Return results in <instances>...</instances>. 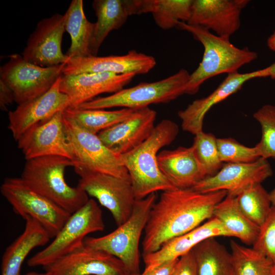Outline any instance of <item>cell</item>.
<instances>
[{
  "label": "cell",
  "mask_w": 275,
  "mask_h": 275,
  "mask_svg": "<svg viewBox=\"0 0 275 275\" xmlns=\"http://www.w3.org/2000/svg\"><path fill=\"white\" fill-rule=\"evenodd\" d=\"M248 0H193L186 23L212 30L216 35L230 38L240 26L242 10Z\"/></svg>",
  "instance_id": "e0dca14e"
},
{
  "label": "cell",
  "mask_w": 275,
  "mask_h": 275,
  "mask_svg": "<svg viewBox=\"0 0 275 275\" xmlns=\"http://www.w3.org/2000/svg\"><path fill=\"white\" fill-rule=\"evenodd\" d=\"M178 259L166 261L149 269L144 270L141 275H172Z\"/></svg>",
  "instance_id": "74e56055"
},
{
  "label": "cell",
  "mask_w": 275,
  "mask_h": 275,
  "mask_svg": "<svg viewBox=\"0 0 275 275\" xmlns=\"http://www.w3.org/2000/svg\"><path fill=\"white\" fill-rule=\"evenodd\" d=\"M152 193L136 200L129 218L112 232L98 237H86L84 244L117 257L124 264L128 274H140L139 245L150 211L156 202Z\"/></svg>",
  "instance_id": "5b68a950"
},
{
  "label": "cell",
  "mask_w": 275,
  "mask_h": 275,
  "mask_svg": "<svg viewBox=\"0 0 275 275\" xmlns=\"http://www.w3.org/2000/svg\"><path fill=\"white\" fill-rule=\"evenodd\" d=\"M71 159L60 156H46L26 160L20 178L34 190L72 214L89 200L79 186L66 182L65 172L73 167Z\"/></svg>",
  "instance_id": "277c9868"
},
{
  "label": "cell",
  "mask_w": 275,
  "mask_h": 275,
  "mask_svg": "<svg viewBox=\"0 0 275 275\" xmlns=\"http://www.w3.org/2000/svg\"><path fill=\"white\" fill-rule=\"evenodd\" d=\"M267 44L269 49L275 51V30L267 39Z\"/></svg>",
  "instance_id": "ab89813d"
},
{
  "label": "cell",
  "mask_w": 275,
  "mask_h": 275,
  "mask_svg": "<svg viewBox=\"0 0 275 275\" xmlns=\"http://www.w3.org/2000/svg\"><path fill=\"white\" fill-rule=\"evenodd\" d=\"M1 193L15 213L23 218L30 216L38 222L54 238L71 214L28 186L20 178H6Z\"/></svg>",
  "instance_id": "ba28073f"
},
{
  "label": "cell",
  "mask_w": 275,
  "mask_h": 275,
  "mask_svg": "<svg viewBox=\"0 0 275 275\" xmlns=\"http://www.w3.org/2000/svg\"><path fill=\"white\" fill-rule=\"evenodd\" d=\"M14 101V95L12 89L0 79V107L6 111L8 107Z\"/></svg>",
  "instance_id": "f35d334b"
},
{
  "label": "cell",
  "mask_w": 275,
  "mask_h": 275,
  "mask_svg": "<svg viewBox=\"0 0 275 275\" xmlns=\"http://www.w3.org/2000/svg\"><path fill=\"white\" fill-rule=\"evenodd\" d=\"M25 221L23 232L5 250L1 263V275H21L22 265L29 253L35 248L43 246L51 238L47 231L30 216Z\"/></svg>",
  "instance_id": "cb8c5ba5"
},
{
  "label": "cell",
  "mask_w": 275,
  "mask_h": 275,
  "mask_svg": "<svg viewBox=\"0 0 275 275\" xmlns=\"http://www.w3.org/2000/svg\"><path fill=\"white\" fill-rule=\"evenodd\" d=\"M157 162L161 172L176 188H191L206 177L191 146L160 151Z\"/></svg>",
  "instance_id": "603a6c76"
},
{
  "label": "cell",
  "mask_w": 275,
  "mask_h": 275,
  "mask_svg": "<svg viewBox=\"0 0 275 275\" xmlns=\"http://www.w3.org/2000/svg\"><path fill=\"white\" fill-rule=\"evenodd\" d=\"M193 147L206 177L212 176L222 168L217 146V138L211 133L203 131L195 135Z\"/></svg>",
  "instance_id": "d6a6232c"
},
{
  "label": "cell",
  "mask_w": 275,
  "mask_h": 275,
  "mask_svg": "<svg viewBox=\"0 0 275 275\" xmlns=\"http://www.w3.org/2000/svg\"><path fill=\"white\" fill-rule=\"evenodd\" d=\"M190 74L181 69L174 74L152 82H141L112 95L93 99L77 106L85 109L121 107L140 109L152 104L168 103L185 94Z\"/></svg>",
  "instance_id": "8992f818"
},
{
  "label": "cell",
  "mask_w": 275,
  "mask_h": 275,
  "mask_svg": "<svg viewBox=\"0 0 275 275\" xmlns=\"http://www.w3.org/2000/svg\"><path fill=\"white\" fill-rule=\"evenodd\" d=\"M253 248L265 256L275 265V205H272L267 217L260 226Z\"/></svg>",
  "instance_id": "d590c367"
},
{
  "label": "cell",
  "mask_w": 275,
  "mask_h": 275,
  "mask_svg": "<svg viewBox=\"0 0 275 275\" xmlns=\"http://www.w3.org/2000/svg\"><path fill=\"white\" fill-rule=\"evenodd\" d=\"M265 77L264 68L244 73L237 71L228 74L211 94L195 100L186 108L178 112L182 129L194 135L202 131L204 117L214 105L236 93L248 81Z\"/></svg>",
  "instance_id": "ffe728a7"
},
{
  "label": "cell",
  "mask_w": 275,
  "mask_h": 275,
  "mask_svg": "<svg viewBox=\"0 0 275 275\" xmlns=\"http://www.w3.org/2000/svg\"><path fill=\"white\" fill-rule=\"evenodd\" d=\"M269 193L271 204L275 205V187Z\"/></svg>",
  "instance_id": "b9f144b4"
},
{
  "label": "cell",
  "mask_w": 275,
  "mask_h": 275,
  "mask_svg": "<svg viewBox=\"0 0 275 275\" xmlns=\"http://www.w3.org/2000/svg\"><path fill=\"white\" fill-rule=\"evenodd\" d=\"M172 275H198L191 250L179 258Z\"/></svg>",
  "instance_id": "8d00e7d4"
},
{
  "label": "cell",
  "mask_w": 275,
  "mask_h": 275,
  "mask_svg": "<svg viewBox=\"0 0 275 275\" xmlns=\"http://www.w3.org/2000/svg\"><path fill=\"white\" fill-rule=\"evenodd\" d=\"M65 14H54L39 21L30 35L22 56L35 65L49 67L66 63L61 45L65 27Z\"/></svg>",
  "instance_id": "4fadbf2b"
},
{
  "label": "cell",
  "mask_w": 275,
  "mask_h": 275,
  "mask_svg": "<svg viewBox=\"0 0 275 275\" xmlns=\"http://www.w3.org/2000/svg\"><path fill=\"white\" fill-rule=\"evenodd\" d=\"M24 275H49L48 273L44 271V272H30Z\"/></svg>",
  "instance_id": "7bdbcfd3"
},
{
  "label": "cell",
  "mask_w": 275,
  "mask_h": 275,
  "mask_svg": "<svg viewBox=\"0 0 275 275\" xmlns=\"http://www.w3.org/2000/svg\"><path fill=\"white\" fill-rule=\"evenodd\" d=\"M267 77L275 79V62L265 68Z\"/></svg>",
  "instance_id": "60d3db41"
},
{
  "label": "cell",
  "mask_w": 275,
  "mask_h": 275,
  "mask_svg": "<svg viewBox=\"0 0 275 275\" xmlns=\"http://www.w3.org/2000/svg\"><path fill=\"white\" fill-rule=\"evenodd\" d=\"M238 207L253 223L260 227L267 217L272 204L269 193L261 184L253 185L237 197Z\"/></svg>",
  "instance_id": "1f68e13d"
},
{
  "label": "cell",
  "mask_w": 275,
  "mask_h": 275,
  "mask_svg": "<svg viewBox=\"0 0 275 275\" xmlns=\"http://www.w3.org/2000/svg\"><path fill=\"white\" fill-rule=\"evenodd\" d=\"M234 275H272L274 264L263 254L234 240L230 242Z\"/></svg>",
  "instance_id": "4dcf8cb0"
},
{
  "label": "cell",
  "mask_w": 275,
  "mask_h": 275,
  "mask_svg": "<svg viewBox=\"0 0 275 275\" xmlns=\"http://www.w3.org/2000/svg\"><path fill=\"white\" fill-rule=\"evenodd\" d=\"M135 75L134 73L118 74L111 72L62 75L60 90L69 97L71 106H77L99 94L115 93L121 90Z\"/></svg>",
  "instance_id": "d6986e66"
},
{
  "label": "cell",
  "mask_w": 275,
  "mask_h": 275,
  "mask_svg": "<svg viewBox=\"0 0 275 275\" xmlns=\"http://www.w3.org/2000/svg\"><path fill=\"white\" fill-rule=\"evenodd\" d=\"M63 122L74 162L94 171L130 180L121 155L107 148L97 134L86 131L64 114Z\"/></svg>",
  "instance_id": "30bf717a"
},
{
  "label": "cell",
  "mask_w": 275,
  "mask_h": 275,
  "mask_svg": "<svg viewBox=\"0 0 275 275\" xmlns=\"http://www.w3.org/2000/svg\"><path fill=\"white\" fill-rule=\"evenodd\" d=\"M0 68V79L13 91L14 102L20 105L48 91L63 75L66 63L42 67L26 61L22 56L13 54Z\"/></svg>",
  "instance_id": "8fae6325"
},
{
  "label": "cell",
  "mask_w": 275,
  "mask_h": 275,
  "mask_svg": "<svg viewBox=\"0 0 275 275\" xmlns=\"http://www.w3.org/2000/svg\"><path fill=\"white\" fill-rule=\"evenodd\" d=\"M73 168L80 177L77 185L109 210L117 227L129 218L136 201L130 180L94 171L76 162Z\"/></svg>",
  "instance_id": "9c48e42d"
},
{
  "label": "cell",
  "mask_w": 275,
  "mask_h": 275,
  "mask_svg": "<svg viewBox=\"0 0 275 275\" xmlns=\"http://www.w3.org/2000/svg\"><path fill=\"white\" fill-rule=\"evenodd\" d=\"M179 133L174 122L164 119L156 125L149 137L138 147L121 155L127 169L136 200L142 199L157 191L174 188L160 170L158 151L171 144Z\"/></svg>",
  "instance_id": "7a4b0ae2"
},
{
  "label": "cell",
  "mask_w": 275,
  "mask_h": 275,
  "mask_svg": "<svg viewBox=\"0 0 275 275\" xmlns=\"http://www.w3.org/2000/svg\"><path fill=\"white\" fill-rule=\"evenodd\" d=\"M272 173L267 159L262 157L250 163H226L215 175L191 188L201 193L225 190L228 195L236 197L249 187L261 184Z\"/></svg>",
  "instance_id": "7c38bea8"
},
{
  "label": "cell",
  "mask_w": 275,
  "mask_h": 275,
  "mask_svg": "<svg viewBox=\"0 0 275 275\" xmlns=\"http://www.w3.org/2000/svg\"><path fill=\"white\" fill-rule=\"evenodd\" d=\"M65 30L71 38L70 46L65 53L69 59L91 56L95 22L86 17L82 0H72L64 14Z\"/></svg>",
  "instance_id": "484cf974"
},
{
  "label": "cell",
  "mask_w": 275,
  "mask_h": 275,
  "mask_svg": "<svg viewBox=\"0 0 275 275\" xmlns=\"http://www.w3.org/2000/svg\"><path fill=\"white\" fill-rule=\"evenodd\" d=\"M218 236L233 235L218 219L212 217L188 232L168 241L156 252L143 255L144 270L178 259L205 239Z\"/></svg>",
  "instance_id": "7402d4cb"
},
{
  "label": "cell",
  "mask_w": 275,
  "mask_h": 275,
  "mask_svg": "<svg viewBox=\"0 0 275 275\" xmlns=\"http://www.w3.org/2000/svg\"><path fill=\"white\" fill-rule=\"evenodd\" d=\"M193 0H129L131 15L151 13L156 24L163 30L176 27L179 21L190 18Z\"/></svg>",
  "instance_id": "d4e9b609"
},
{
  "label": "cell",
  "mask_w": 275,
  "mask_h": 275,
  "mask_svg": "<svg viewBox=\"0 0 275 275\" xmlns=\"http://www.w3.org/2000/svg\"><path fill=\"white\" fill-rule=\"evenodd\" d=\"M61 76L46 93L9 112L8 128L16 141L33 125L70 106L69 97L60 90Z\"/></svg>",
  "instance_id": "2e32d148"
},
{
  "label": "cell",
  "mask_w": 275,
  "mask_h": 275,
  "mask_svg": "<svg viewBox=\"0 0 275 275\" xmlns=\"http://www.w3.org/2000/svg\"><path fill=\"white\" fill-rule=\"evenodd\" d=\"M92 8L97 20L95 22L92 55L96 56L109 33L121 28L129 14L125 0H94Z\"/></svg>",
  "instance_id": "4316f807"
},
{
  "label": "cell",
  "mask_w": 275,
  "mask_h": 275,
  "mask_svg": "<svg viewBox=\"0 0 275 275\" xmlns=\"http://www.w3.org/2000/svg\"><path fill=\"white\" fill-rule=\"evenodd\" d=\"M217 146L223 162L250 163L260 157L255 146H245L231 138H217Z\"/></svg>",
  "instance_id": "e575fe53"
},
{
  "label": "cell",
  "mask_w": 275,
  "mask_h": 275,
  "mask_svg": "<svg viewBox=\"0 0 275 275\" xmlns=\"http://www.w3.org/2000/svg\"><path fill=\"white\" fill-rule=\"evenodd\" d=\"M17 142L26 160L46 156L74 159L64 130L63 111L33 125Z\"/></svg>",
  "instance_id": "5bb4252c"
},
{
  "label": "cell",
  "mask_w": 275,
  "mask_h": 275,
  "mask_svg": "<svg viewBox=\"0 0 275 275\" xmlns=\"http://www.w3.org/2000/svg\"><path fill=\"white\" fill-rule=\"evenodd\" d=\"M272 275H275V265H274V269H273V274Z\"/></svg>",
  "instance_id": "f6af8a7d"
},
{
  "label": "cell",
  "mask_w": 275,
  "mask_h": 275,
  "mask_svg": "<svg viewBox=\"0 0 275 275\" xmlns=\"http://www.w3.org/2000/svg\"><path fill=\"white\" fill-rule=\"evenodd\" d=\"M124 275H141V273L140 274H125Z\"/></svg>",
  "instance_id": "ee69618b"
},
{
  "label": "cell",
  "mask_w": 275,
  "mask_h": 275,
  "mask_svg": "<svg viewBox=\"0 0 275 275\" xmlns=\"http://www.w3.org/2000/svg\"><path fill=\"white\" fill-rule=\"evenodd\" d=\"M227 195L225 190L201 193L192 188L162 191L144 231L142 255L156 252L168 241L212 217L215 206Z\"/></svg>",
  "instance_id": "6da1fadb"
},
{
  "label": "cell",
  "mask_w": 275,
  "mask_h": 275,
  "mask_svg": "<svg viewBox=\"0 0 275 275\" xmlns=\"http://www.w3.org/2000/svg\"><path fill=\"white\" fill-rule=\"evenodd\" d=\"M212 217L218 219L233 237L246 244L253 245L258 237L260 227L243 214L235 197L227 195L215 206Z\"/></svg>",
  "instance_id": "f1b7e54d"
},
{
  "label": "cell",
  "mask_w": 275,
  "mask_h": 275,
  "mask_svg": "<svg viewBox=\"0 0 275 275\" xmlns=\"http://www.w3.org/2000/svg\"><path fill=\"white\" fill-rule=\"evenodd\" d=\"M49 275H124L122 262L107 252L85 244L43 267Z\"/></svg>",
  "instance_id": "9a60e30c"
},
{
  "label": "cell",
  "mask_w": 275,
  "mask_h": 275,
  "mask_svg": "<svg viewBox=\"0 0 275 275\" xmlns=\"http://www.w3.org/2000/svg\"><path fill=\"white\" fill-rule=\"evenodd\" d=\"M104 228L101 208L95 200L89 199L70 215L49 244L28 260V265H47L82 246L88 234Z\"/></svg>",
  "instance_id": "52a82bcc"
},
{
  "label": "cell",
  "mask_w": 275,
  "mask_h": 275,
  "mask_svg": "<svg viewBox=\"0 0 275 275\" xmlns=\"http://www.w3.org/2000/svg\"><path fill=\"white\" fill-rule=\"evenodd\" d=\"M156 64L152 56L131 50L122 56L70 58L63 69V75L111 72L118 74L134 73L136 75L149 72Z\"/></svg>",
  "instance_id": "ac0fdd59"
},
{
  "label": "cell",
  "mask_w": 275,
  "mask_h": 275,
  "mask_svg": "<svg viewBox=\"0 0 275 275\" xmlns=\"http://www.w3.org/2000/svg\"><path fill=\"white\" fill-rule=\"evenodd\" d=\"M156 112L149 107L137 109L129 118L97 134L103 143L116 154H125L144 142L155 126Z\"/></svg>",
  "instance_id": "44dd1931"
},
{
  "label": "cell",
  "mask_w": 275,
  "mask_h": 275,
  "mask_svg": "<svg viewBox=\"0 0 275 275\" xmlns=\"http://www.w3.org/2000/svg\"><path fill=\"white\" fill-rule=\"evenodd\" d=\"M191 250L198 275H234L231 253L215 237L205 239Z\"/></svg>",
  "instance_id": "83f0119b"
},
{
  "label": "cell",
  "mask_w": 275,
  "mask_h": 275,
  "mask_svg": "<svg viewBox=\"0 0 275 275\" xmlns=\"http://www.w3.org/2000/svg\"><path fill=\"white\" fill-rule=\"evenodd\" d=\"M136 109L122 108L106 111L70 106L63 111V114L86 131L97 134V133L129 118Z\"/></svg>",
  "instance_id": "f546056e"
},
{
  "label": "cell",
  "mask_w": 275,
  "mask_h": 275,
  "mask_svg": "<svg viewBox=\"0 0 275 275\" xmlns=\"http://www.w3.org/2000/svg\"><path fill=\"white\" fill-rule=\"evenodd\" d=\"M253 117L261 127V140L255 146L260 157L275 159V105H264L253 114Z\"/></svg>",
  "instance_id": "836d02e7"
},
{
  "label": "cell",
  "mask_w": 275,
  "mask_h": 275,
  "mask_svg": "<svg viewBox=\"0 0 275 275\" xmlns=\"http://www.w3.org/2000/svg\"><path fill=\"white\" fill-rule=\"evenodd\" d=\"M176 28L190 33L204 47L201 62L190 74L185 94L193 95L207 80L222 73L237 72L242 66L258 58L257 52L248 48L234 46L229 38L214 35L204 28L179 21Z\"/></svg>",
  "instance_id": "3957f363"
}]
</instances>
